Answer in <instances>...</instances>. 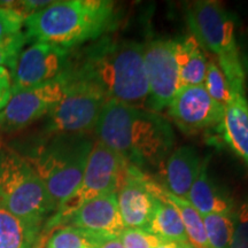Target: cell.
Returning <instances> with one entry per match:
<instances>
[{"label":"cell","mask_w":248,"mask_h":248,"mask_svg":"<svg viewBox=\"0 0 248 248\" xmlns=\"http://www.w3.org/2000/svg\"><path fill=\"white\" fill-rule=\"evenodd\" d=\"M94 133L98 141L137 167H156L167 160L175 136L171 125L155 111L108 100Z\"/></svg>","instance_id":"cell-1"},{"label":"cell","mask_w":248,"mask_h":248,"mask_svg":"<svg viewBox=\"0 0 248 248\" xmlns=\"http://www.w3.org/2000/svg\"><path fill=\"white\" fill-rule=\"evenodd\" d=\"M69 66L94 82L109 100L148 109L150 91L141 43L101 39L77 64L69 60Z\"/></svg>","instance_id":"cell-2"},{"label":"cell","mask_w":248,"mask_h":248,"mask_svg":"<svg viewBox=\"0 0 248 248\" xmlns=\"http://www.w3.org/2000/svg\"><path fill=\"white\" fill-rule=\"evenodd\" d=\"M117 22L115 4L108 0H61L29 15L24 21L28 39L71 47L98 39Z\"/></svg>","instance_id":"cell-3"},{"label":"cell","mask_w":248,"mask_h":248,"mask_svg":"<svg viewBox=\"0 0 248 248\" xmlns=\"http://www.w3.org/2000/svg\"><path fill=\"white\" fill-rule=\"evenodd\" d=\"M188 27L202 48L212 52L228 79L232 92L246 93L241 53L235 39V23L222 4L200 0L188 6Z\"/></svg>","instance_id":"cell-4"},{"label":"cell","mask_w":248,"mask_h":248,"mask_svg":"<svg viewBox=\"0 0 248 248\" xmlns=\"http://www.w3.org/2000/svg\"><path fill=\"white\" fill-rule=\"evenodd\" d=\"M0 203L38 228L43 218L57 208L29 161L7 147H0Z\"/></svg>","instance_id":"cell-5"},{"label":"cell","mask_w":248,"mask_h":248,"mask_svg":"<svg viewBox=\"0 0 248 248\" xmlns=\"http://www.w3.org/2000/svg\"><path fill=\"white\" fill-rule=\"evenodd\" d=\"M93 144L84 135H58L29 161L57 208L80 185Z\"/></svg>","instance_id":"cell-6"},{"label":"cell","mask_w":248,"mask_h":248,"mask_svg":"<svg viewBox=\"0 0 248 248\" xmlns=\"http://www.w3.org/2000/svg\"><path fill=\"white\" fill-rule=\"evenodd\" d=\"M66 89L63 98L48 113L46 131L55 135H85L94 130L109 99L105 92L68 63L62 73Z\"/></svg>","instance_id":"cell-7"},{"label":"cell","mask_w":248,"mask_h":248,"mask_svg":"<svg viewBox=\"0 0 248 248\" xmlns=\"http://www.w3.org/2000/svg\"><path fill=\"white\" fill-rule=\"evenodd\" d=\"M129 163L106 145L94 142L90 152L82 182L75 193L60 204L48 226L61 224L80 206L95 198L117 193Z\"/></svg>","instance_id":"cell-8"},{"label":"cell","mask_w":248,"mask_h":248,"mask_svg":"<svg viewBox=\"0 0 248 248\" xmlns=\"http://www.w3.org/2000/svg\"><path fill=\"white\" fill-rule=\"evenodd\" d=\"M66 83L62 74L42 85L12 91V95L0 110V131H20L36 122L57 106L63 98Z\"/></svg>","instance_id":"cell-9"},{"label":"cell","mask_w":248,"mask_h":248,"mask_svg":"<svg viewBox=\"0 0 248 248\" xmlns=\"http://www.w3.org/2000/svg\"><path fill=\"white\" fill-rule=\"evenodd\" d=\"M144 61L150 91L148 109L156 113L168 108L182 88L175 40L159 38L144 44Z\"/></svg>","instance_id":"cell-10"},{"label":"cell","mask_w":248,"mask_h":248,"mask_svg":"<svg viewBox=\"0 0 248 248\" xmlns=\"http://www.w3.org/2000/svg\"><path fill=\"white\" fill-rule=\"evenodd\" d=\"M69 63V49L35 43L18 55L11 71L12 91L42 85L58 78Z\"/></svg>","instance_id":"cell-11"},{"label":"cell","mask_w":248,"mask_h":248,"mask_svg":"<svg viewBox=\"0 0 248 248\" xmlns=\"http://www.w3.org/2000/svg\"><path fill=\"white\" fill-rule=\"evenodd\" d=\"M169 115L184 132L219 128L224 107L216 102L202 85L179 89L168 106Z\"/></svg>","instance_id":"cell-12"},{"label":"cell","mask_w":248,"mask_h":248,"mask_svg":"<svg viewBox=\"0 0 248 248\" xmlns=\"http://www.w3.org/2000/svg\"><path fill=\"white\" fill-rule=\"evenodd\" d=\"M153 184L154 181L129 163L116 194L121 217L126 229H147L156 200Z\"/></svg>","instance_id":"cell-13"},{"label":"cell","mask_w":248,"mask_h":248,"mask_svg":"<svg viewBox=\"0 0 248 248\" xmlns=\"http://www.w3.org/2000/svg\"><path fill=\"white\" fill-rule=\"evenodd\" d=\"M117 193L95 198L80 206L61 224L78 228L106 237H120L125 225L121 217Z\"/></svg>","instance_id":"cell-14"},{"label":"cell","mask_w":248,"mask_h":248,"mask_svg":"<svg viewBox=\"0 0 248 248\" xmlns=\"http://www.w3.org/2000/svg\"><path fill=\"white\" fill-rule=\"evenodd\" d=\"M202 159L193 146H182L166 160V190L176 197L187 199L188 192L200 172Z\"/></svg>","instance_id":"cell-15"},{"label":"cell","mask_w":248,"mask_h":248,"mask_svg":"<svg viewBox=\"0 0 248 248\" xmlns=\"http://www.w3.org/2000/svg\"><path fill=\"white\" fill-rule=\"evenodd\" d=\"M232 152L248 164V100L246 93H234L224 107L218 128Z\"/></svg>","instance_id":"cell-16"},{"label":"cell","mask_w":248,"mask_h":248,"mask_svg":"<svg viewBox=\"0 0 248 248\" xmlns=\"http://www.w3.org/2000/svg\"><path fill=\"white\" fill-rule=\"evenodd\" d=\"M208 163L209 157L202 160L199 175L192 185L186 200L202 217L210 214H232L234 212L233 203L210 178Z\"/></svg>","instance_id":"cell-17"},{"label":"cell","mask_w":248,"mask_h":248,"mask_svg":"<svg viewBox=\"0 0 248 248\" xmlns=\"http://www.w3.org/2000/svg\"><path fill=\"white\" fill-rule=\"evenodd\" d=\"M175 57L182 88L202 85L209 60H207L202 46L193 35L175 39Z\"/></svg>","instance_id":"cell-18"},{"label":"cell","mask_w":248,"mask_h":248,"mask_svg":"<svg viewBox=\"0 0 248 248\" xmlns=\"http://www.w3.org/2000/svg\"><path fill=\"white\" fill-rule=\"evenodd\" d=\"M161 186L154 182L153 191L155 200L154 210L146 230L162 240L188 243L184 224L178 210L161 195Z\"/></svg>","instance_id":"cell-19"},{"label":"cell","mask_w":248,"mask_h":248,"mask_svg":"<svg viewBox=\"0 0 248 248\" xmlns=\"http://www.w3.org/2000/svg\"><path fill=\"white\" fill-rule=\"evenodd\" d=\"M38 230L0 203V248H33Z\"/></svg>","instance_id":"cell-20"},{"label":"cell","mask_w":248,"mask_h":248,"mask_svg":"<svg viewBox=\"0 0 248 248\" xmlns=\"http://www.w3.org/2000/svg\"><path fill=\"white\" fill-rule=\"evenodd\" d=\"M160 192L164 199L169 201L178 210L183 224H184L188 243L194 248H210L208 239H207L203 218L197 212V209L187 200L182 199V198H178L176 195L169 193L162 186H161Z\"/></svg>","instance_id":"cell-21"},{"label":"cell","mask_w":248,"mask_h":248,"mask_svg":"<svg viewBox=\"0 0 248 248\" xmlns=\"http://www.w3.org/2000/svg\"><path fill=\"white\" fill-rule=\"evenodd\" d=\"M106 235H101L78 228L64 226L49 238L46 248H97Z\"/></svg>","instance_id":"cell-22"},{"label":"cell","mask_w":248,"mask_h":248,"mask_svg":"<svg viewBox=\"0 0 248 248\" xmlns=\"http://www.w3.org/2000/svg\"><path fill=\"white\" fill-rule=\"evenodd\" d=\"M233 213L210 214L202 217L210 248H230L234 226Z\"/></svg>","instance_id":"cell-23"},{"label":"cell","mask_w":248,"mask_h":248,"mask_svg":"<svg viewBox=\"0 0 248 248\" xmlns=\"http://www.w3.org/2000/svg\"><path fill=\"white\" fill-rule=\"evenodd\" d=\"M203 86L210 97L219 105H222L223 107H225L230 102L232 95H233L224 73L216 61H208V68H207Z\"/></svg>","instance_id":"cell-24"},{"label":"cell","mask_w":248,"mask_h":248,"mask_svg":"<svg viewBox=\"0 0 248 248\" xmlns=\"http://www.w3.org/2000/svg\"><path fill=\"white\" fill-rule=\"evenodd\" d=\"M26 16L14 7L0 6V43L22 32Z\"/></svg>","instance_id":"cell-25"},{"label":"cell","mask_w":248,"mask_h":248,"mask_svg":"<svg viewBox=\"0 0 248 248\" xmlns=\"http://www.w3.org/2000/svg\"><path fill=\"white\" fill-rule=\"evenodd\" d=\"M124 248H155L162 239L145 229H124L120 234Z\"/></svg>","instance_id":"cell-26"},{"label":"cell","mask_w":248,"mask_h":248,"mask_svg":"<svg viewBox=\"0 0 248 248\" xmlns=\"http://www.w3.org/2000/svg\"><path fill=\"white\" fill-rule=\"evenodd\" d=\"M233 224L230 248H248V199L233 213Z\"/></svg>","instance_id":"cell-27"},{"label":"cell","mask_w":248,"mask_h":248,"mask_svg":"<svg viewBox=\"0 0 248 248\" xmlns=\"http://www.w3.org/2000/svg\"><path fill=\"white\" fill-rule=\"evenodd\" d=\"M27 42L28 37L26 33L20 32L18 35L0 43V66L9 68L11 71L13 70L21 49Z\"/></svg>","instance_id":"cell-28"},{"label":"cell","mask_w":248,"mask_h":248,"mask_svg":"<svg viewBox=\"0 0 248 248\" xmlns=\"http://www.w3.org/2000/svg\"><path fill=\"white\" fill-rule=\"evenodd\" d=\"M12 95V74L8 68L0 66V110Z\"/></svg>","instance_id":"cell-29"},{"label":"cell","mask_w":248,"mask_h":248,"mask_svg":"<svg viewBox=\"0 0 248 248\" xmlns=\"http://www.w3.org/2000/svg\"><path fill=\"white\" fill-rule=\"evenodd\" d=\"M97 248H124V246L121 243L120 237H105Z\"/></svg>","instance_id":"cell-30"},{"label":"cell","mask_w":248,"mask_h":248,"mask_svg":"<svg viewBox=\"0 0 248 248\" xmlns=\"http://www.w3.org/2000/svg\"><path fill=\"white\" fill-rule=\"evenodd\" d=\"M190 243H179V241H171V240H162L159 246L155 248H186Z\"/></svg>","instance_id":"cell-31"},{"label":"cell","mask_w":248,"mask_h":248,"mask_svg":"<svg viewBox=\"0 0 248 248\" xmlns=\"http://www.w3.org/2000/svg\"><path fill=\"white\" fill-rule=\"evenodd\" d=\"M241 61H243L245 74L248 75V51H246L245 53H243V55H241Z\"/></svg>","instance_id":"cell-32"},{"label":"cell","mask_w":248,"mask_h":248,"mask_svg":"<svg viewBox=\"0 0 248 248\" xmlns=\"http://www.w3.org/2000/svg\"><path fill=\"white\" fill-rule=\"evenodd\" d=\"M186 248H194L193 246H192V245L190 244V245H187V247H186Z\"/></svg>","instance_id":"cell-33"},{"label":"cell","mask_w":248,"mask_h":248,"mask_svg":"<svg viewBox=\"0 0 248 248\" xmlns=\"http://www.w3.org/2000/svg\"><path fill=\"white\" fill-rule=\"evenodd\" d=\"M43 248H46V247H43Z\"/></svg>","instance_id":"cell-34"}]
</instances>
